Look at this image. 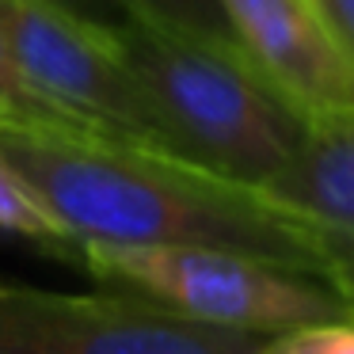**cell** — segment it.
<instances>
[{"instance_id": "obj_3", "label": "cell", "mask_w": 354, "mask_h": 354, "mask_svg": "<svg viewBox=\"0 0 354 354\" xmlns=\"http://www.w3.org/2000/svg\"><path fill=\"white\" fill-rule=\"evenodd\" d=\"M73 259L100 282L141 293L153 305L206 328L270 335L293 324L351 316L324 274L229 248L80 240Z\"/></svg>"}, {"instance_id": "obj_11", "label": "cell", "mask_w": 354, "mask_h": 354, "mask_svg": "<svg viewBox=\"0 0 354 354\" xmlns=\"http://www.w3.org/2000/svg\"><path fill=\"white\" fill-rule=\"evenodd\" d=\"M115 4L126 16H145V19H156V24L183 27V31L214 35V39H232L217 0H115Z\"/></svg>"}, {"instance_id": "obj_7", "label": "cell", "mask_w": 354, "mask_h": 354, "mask_svg": "<svg viewBox=\"0 0 354 354\" xmlns=\"http://www.w3.org/2000/svg\"><path fill=\"white\" fill-rule=\"evenodd\" d=\"M263 194L308 221L354 229V107L305 111L297 149Z\"/></svg>"}, {"instance_id": "obj_10", "label": "cell", "mask_w": 354, "mask_h": 354, "mask_svg": "<svg viewBox=\"0 0 354 354\" xmlns=\"http://www.w3.org/2000/svg\"><path fill=\"white\" fill-rule=\"evenodd\" d=\"M252 354H354V316L308 320L259 335Z\"/></svg>"}, {"instance_id": "obj_15", "label": "cell", "mask_w": 354, "mask_h": 354, "mask_svg": "<svg viewBox=\"0 0 354 354\" xmlns=\"http://www.w3.org/2000/svg\"><path fill=\"white\" fill-rule=\"evenodd\" d=\"M8 126H19V122H16V115H12L4 103H0V130H8Z\"/></svg>"}, {"instance_id": "obj_2", "label": "cell", "mask_w": 354, "mask_h": 354, "mask_svg": "<svg viewBox=\"0 0 354 354\" xmlns=\"http://www.w3.org/2000/svg\"><path fill=\"white\" fill-rule=\"evenodd\" d=\"M111 42L153 100L179 156L255 187L293 156L305 111L232 39L126 16L111 27Z\"/></svg>"}, {"instance_id": "obj_9", "label": "cell", "mask_w": 354, "mask_h": 354, "mask_svg": "<svg viewBox=\"0 0 354 354\" xmlns=\"http://www.w3.org/2000/svg\"><path fill=\"white\" fill-rule=\"evenodd\" d=\"M0 103L16 115L19 126L27 130H50V133H73V138H111V133L95 130V126L73 118L69 111L46 103L39 92L31 88V80L24 77V69L16 65V54L8 46V35L0 27Z\"/></svg>"}, {"instance_id": "obj_14", "label": "cell", "mask_w": 354, "mask_h": 354, "mask_svg": "<svg viewBox=\"0 0 354 354\" xmlns=\"http://www.w3.org/2000/svg\"><path fill=\"white\" fill-rule=\"evenodd\" d=\"M316 4L331 24V31L339 35V42L346 46V54L354 57V0H316Z\"/></svg>"}, {"instance_id": "obj_5", "label": "cell", "mask_w": 354, "mask_h": 354, "mask_svg": "<svg viewBox=\"0 0 354 354\" xmlns=\"http://www.w3.org/2000/svg\"><path fill=\"white\" fill-rule=\"evenodd\" d=\"M252 331L206 328L141 293L0 282V354H252Z\"/></svg>"}, {"instance_id": "obj_1", "label": "cell", "mask_w": 354, "mask_h": 354, "mask_svg": "<svg viewBox=\"0 0 354 354\" xmlns=\"http://www.w3.org/2000/svg\"><path fill=\"white\" fill-rule=\"evenodd\" d=\"M0 153L77 240L194 244L320 274L313 221L263 187L122 138L0 130Z\"/></svg>"}, {"instance_id": "obj_6", "label": "cell", "mask_w": 354, "mask_h": 354, "mask_svg": "<svg viewBox=\"0 0 354 354\" xmlns=\"http://www.w3.org/2000/svg\"><path fill=\"white\" fill-rule=\"evenodd\" d=\"M244 57L301 111L354 107V57L316 0H217Z\"/></svg>"}, {"instance_id": "obj_4", "label": "cell", "mask_w": 354, "mask_h": 354, "mask_svg": "<svg viewBox=\"0 0 354 354\" xmlns=\"http://www.w3.org/2000/svg\"><path fill=\"white\" fill-rule=\"evenodd\" d=\"M0 27L16 65L46 103L111 138L176 153L153 100L118 57L111 27L88 24L54 0H0Z\"/></svg>"}, {"instance_id": "obj_13", "label": "cell", "mask_w": 354, "mask_h": 354, "mask_svg": "<svg viewBox=\"0 0 354 354\" xmlns=\"http://www.w3.org/2000/svg\"><path fill=\"white\" fill-rule=\"evenodd\" d=\"M54 4H62L65 12H73V16L88 19L95 27H118L126 19V12L118 8L115 0H54Z\"/></svg>"}, {"instance_id": "obj_8", "label": "cell", "mask_w": 354, "mask_h": 354, "mask_svg": "<svg viewBox=\"0 0 354 354\" xmlns=\"http://www.w3.org/2000/svg\"><path fill=\"white\" fill-rule=\"evenodd\" d=\"M0 232H16L27 240H42V244L62 248V255H77V240L69 236L54 209L35 194V187L12 168V160L0 153Z\"/></svg>"}, {"instance_id": "obj_12", "label": "cell", "mask_w": 354, "mask_h": 354, "mask_svg": "<svg viewBox=\"0 0 354 354\" xmlns=\"http://www.w3.org/2000/svg\"><path fill=\"white\" fill-rule=\"evenodd\" d=\"M316 252H320V274L339 290L354 316V229L351 225H324L313 221Z\"/></svg>"}]
</instances>
